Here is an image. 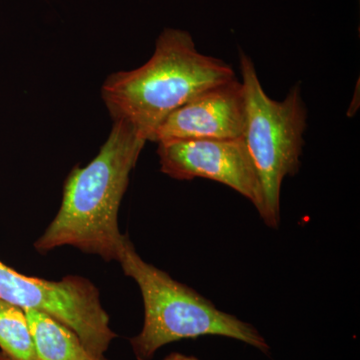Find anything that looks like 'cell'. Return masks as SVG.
I'll list each match as a JSON object with an SVG mask.
<instances>
[{
	"label": "cell",
	"mask_w": 360,
	"mask_h": 360,
	"mask_svg": "<svg viewBox=\"0 0 360 360\" xmlns=\"http://www.w3.org/2000/svg\"><path fill=\"white\" fill-rule=\"evenodd\" d=\"M0 300L23 310L49 315L77 333L91 354L105 356L116 333L103 309L101 293L92 281L80 276L60 281L27 276L0 262Z\"/></svg>",
	"instance_id": "5b68a950"
},
{
	"label": "cell",
	"mask_w": 360,
	"mask_h": 360,
	"mask_svg": "<svg viewBox=\"0 0 360 360\" xmlns=\"http://www.w3.org/2000/svg\"><path fill=\"white\" fill-rule=\"evenodd\" d=\"M234 78L229 63L198 51L191 33L167 28L148 63L110 75L101 87V97L113 122L129 123L141 139L153 142L156 130L172 112Z\"/></svg>",
	"instance_id": "7a4b0ae2"
},
{
	"label": "cell",
	"mask_w": 360,
	"mask_h": 360,
	"mask_svg": "<svg viewBox=\"0 0 360 360\" xmlns=\"http://www.w3.org/2000/svg\"><path fill=\"white\" fill-rule=\"evenodd\" d=\"M146 142L129 123L113 122L98 155L68 174L60 208L34 250L46 255L71 246L104 262H117L127 238L120 231L118 212Z\"/></svg>",
	"instance_id": "6da1fadb"
},
{
	"label": "cell",
	"mask_w": 360,
	"mask_h": 360,
	"mask_svg": "<svg viewBox=\"0 0 360 360\" xmlns=\"http://www.w3.org/2000/svg\"><path fill=\"white\" fill-rule=\"evenodd\" d=\"M162 360H200L198 357L193 356V355H187L184 354H180V352H172V354H168Z\"/></svg>",
	"instance_id": "30bf717a"
},
{
	"label": "cell",
	"mask_w": 360,
	"mask_h": 360,
	"mask_svg": "<svg viewBox=\"0 0 360 360\" xmlns=\"http://www.w3.org/2000/svg\"><path fill=\"white\" fill-rule=\"evenodd\" d=\"M0 348L14 360H40L25 310L0 300Z\"/></svg>",
	"instance_id": "9c48e42d"
},
{
	"label": "cell",
	"mask_w": 360,
	"mask_h": 360,
	"mask_svg": "<svg viewBox=\"0 0 360 360\" xmlns=\"http://www.w3.org/2000/svg\"><path fill=\"white\" fill-rule=\"evenodd\" d=\"M158 144L162 174L177 180L205 179L219 182L250 200L260 219L264 217L262 182L243 137Z\"/></svg>",
	"instance_id": "8992f818"
},
{
	"label": "cell",
	"mask_w": 360,
	"mask_h": 360,
	"mask_svg": "<svg viewBox=\"0 0 360 360\" xmlns=\"http://www.w3.org/2000/svg\"><path fill=\"white\" fill-rule=\"evenodd\" d=\"M245 89L238 77L194 97L172 112L156 130L153 141L243 139Z\"/></svg>",
	"instance_id": "52a82bcc"
},
{
	"label": "cell",
	"mask_w": 360,
	"mask_h": 360,
	"mask_svg": "<svg viewBox=\"0 0 360 360\" xmlns=\"http://www.w3.org/2000/svg\"><path fill=\"white\" fill-rule=\"evenodd\" d=\"M239 63L246 104L243 139L264 191L262 219L266 226L277 229L281 224V186L286 177L298 174L302 165L307 106L300 84L291 87L283 101H274L265 94L250 56L240 51Z\"/></svg>",
	"instance_id": "277c9868"
},
{
	"label": "cell",
	"mask_w": 360,
	"mask_h": 360,
	"mask_svg": "<svg viewBox=\"0 0 360 360\" xmlns=\"http://www.w3.org/2000/svg\"><path fill=\"white\" fill-rule=\"evenodd\" d=\"M117 262L139 286L143 302V326L129 340L136 360H151L170 343L202 336L231 338L269 354V342L255 326L217 309L198 291L146 262L129 236Z\"/></svg>",
	"instance_id": "3957f363"
},
{
	"label": "cell",
	"mask_w": 360,
	"mask_h": 360,
	"mask_svg": "<svg viewBox=\"0 0 360 360\" xmlns=\"http://www.w3.org/2000/svg\"><path fill=\"white\" fill-rule=\"evenodd\" d=\"M0 360H14L11 356L4 354V352H0Z\"/></svg>",
	"instance_id": "8fae6325"
},
{
	"label": "cell",
	"mask_w": 360,
	"mask_h": 360,
	"mask_svg": "<svg viewBox=\"0 0 360 360\" xmlns=\"http://www.w3.org/2000/svg\"><path fill=\"white\" fill-rule=\"evenodd\" d=\"M40 360H108L91 354L77 333L37 310H25Z\"/></svg>",
	"instance_id": "ba28073f"
}]
</instances>
